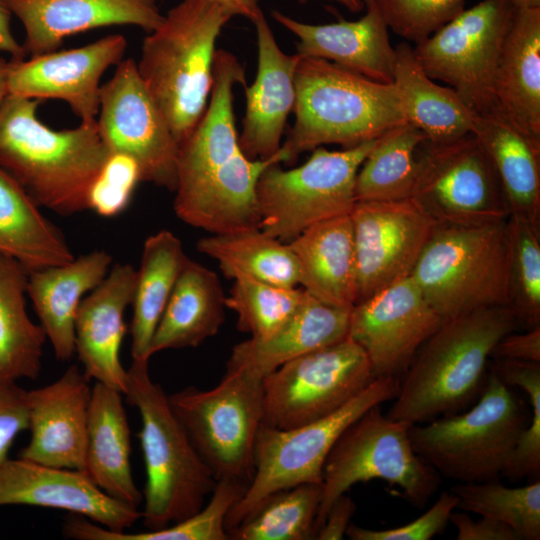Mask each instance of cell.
Segmentation results:
<instances>
[{"instance_id": "6da1fadb", "label": "cell", "mask_w": 540, "mask_h": 540, "mask_svg": "<svg viewBox=\"0 0 540 540\" xmlns=\"http://www.w3.org/2000/svg\"><path fill=\"white\" fill-rule=\"evenodd\" d=\"M207 107L178 145L173 208L184 223L210 234L260 229L256 186L263 171L281 164L280 152L252 160L242 151L235 126L233 88L246 85L245 68L224 49L215 52Z\"/></svg>"}, {"instance_id": "7a4b0ae2", "label": "cell", "mask_w": 540, "mask_h": 540, "mask_svg": "<svg viewBox=\"0 0 540 540\" xmlns=\"http://www.w3.org/2000/svg\"><path fill=\"white\" fill-rule=\"evenodd\" d=\"M39 100L8 94L0 104V168L31 199L58 215L90 209L113 155L97 121L54 130L37 117Z\"/></svg>"}, {"instance_id": "3957f363", "label": "cell", "mask_w": 540, "mask_h": 540, "mask_svg": "<svg viewBox=\"0 0 540 540\" xmlns=\"http://www.w3.org/2000/svg\"><path fill=\"white\" fill-rule=\"evenodd\" d=\"M518 326L509 306L445 319L416 352L386 415L414 425L467 409L485 386L494 347Z\"/></svg>"}, {"instance_id": "277c9868", "label": "cell", "mask_w": 540, "mask_h": 540, "mask_svg": "<svg viewBox=\"0 0 540 540\" xmlns=\"http://www.w3.org/2000/svg\"><path fill=\"white\" fill-rule=\"evenodd\" d=\"M295 122L279 150L282 163L325 144L352 148L407 123L393 83H381L328 60L300 56Z\"/></svg>"}, {"instance_id": "5b68a950", "label": "cell", "mask_w": 540, "mask_h": 540, "mask_svg": "<svg viewBox=\"0 0 540 540\" xmlns=\"http://www.w3.org/2000/svg\"><path fill=\"white\" fill-rule=\"evenodd\" d=\"M233 16L216 0H182L143 39L137 71L178 145L207 107L216 41Z\"/></svg>"}, {"instance_id": "8992f818", "label": "cell", "mask_w": 540, "mask_h": 540, "mask_svg": "<svg viewBox=\"0 0 540 540\" xmlns=\"http://www.w3.org/2000/svg\"><path fill=\"white\" fill-rule=\"evenodd\" d=\"M148 363L132 360L124 395L141 417L146 470L141 519L148 530H157L198 512L217 480L173 412L168 395L151 379Z\"/></svg>"}, {"instance_id": "52a82bcc", "label": "cell", "mask_w": 540, "mask_h": 540, "mask_svg": "<svg viewBox=\"0 0 540 540\" xmlns=\"http://www.w3.org/2000/svg\"><path fill=\"white\" fill-rule=\"evenodd\" d=\"M532 422L525 403L492 371L470 408L409 427L414 451L459 483L495 480Z\"/></svg>"}, {"instance_id": "ba28073f", "label": "cell", "mask_w": 540, "mask_h": 540, "mask_svg": "<svg viewBox=\"0 0 540 540\" xmlns=\"http://www.w3.org/2000/svg\"><path fill=\"white\" fill-rule=\"evenodd\" d=\"M506 220L437 223L410 276L444 320L509 306Z\"/></svg>"}, {"instance_id": "9c48e42d", "label": "cell", "mask_w": 540, "mask_h": 540, "mask_svg": "<svg viewBox=\"0 0 540 540\" xmlns=\"http://www.w3.org/2000/svg\"><path fill=\"white\" fill-rule=\"evenodd\" d=\"M409 427L389 418L378 404L342 432L323 466L316 533L333 502L361 482L385 481L415 507L425 506L439 488L440 475L414 451Z\"/></svg>"}, {"instance_id": "30bf717a", "label": "cell", "mask_w": 540, "mask_h": 540, "mask_svg": "<svg viewBox=\"0 0 540 540\" xmlns=\"http://www.w3.org/2000/svg\"><path fill=\"white\" fill-rule=\"evenodd\" d=\"M400 379L377 377L334 413L291 429L261 425L254 445V475L227 514V533L270 494L303 483L322 484L325 460L342 432L375 405L393 400Z\"/></svg>"}, {"instance_id": "8fae6325", "label": "cell", "mask_w": 540, "mask_h": 540, "mask_svg": "<svg viewBox=\"0 0 540 540\" xmlns=\"http://www.w3.org/2000/svg\"><path fill=\"white\" fill-rule=\"evenodd\" d=\"M170 406L215 479L249 485L262 425V379L226 368L210 390L190 386L168 395Z\"/></svg>"}, {"instance_id": "7c38bea8", "label": "cell", "mask_w": 540, "mask_h": 540, "mask_svg": "<svg viewBox=\"0 0 540 540\" xmlns=\"http://www.w3.org/2000/svg\"><path fill=\"white\" fill-rule=\"evenodd\" d=\"M375 141L338 151L317 147L305 163L288 170L267 167L256 186L260 229L288 243L312 225L349 214L358 170Z\"/></svg>"}, {"instance_id": "4fadbf2b", "label": "cell", "mask_w": 540, "mask_h": 540, "mask_svg": "<svg viewBox=\"0 0 540 540\" xmlns=\"http://www.w3.org/2000/svg\"><path fill=\"white\" fill-rule=\"evenodd\" d=\"M374 379L365 352L348 337L301 355L262 379V425L286 430L324 418Z\"/></svg>"}, {"instance_id": "5bb4252c", "label": "cell", "mask_w": 540, "mask_h": 540, "mask_svg": "<svg viewBox=\"0 0 540 540\" xmlns=\"http://www.w3.org/2000/svg\"><path fill=\"white\" fill-rule=\"evenodd\" d=\"M411 199L440 224L479 225L510 215L497 175L473 133L420 144Z\"/></svg>"}, {"instance_id": "9a60e30c", "label": "cell", "mask_w": 540, "mask_h": 540, "mask_svg": "<svg viewBox=\"0 0 540 540\" xmlns=\"http://www.w3.org/2000/svg\"><path fill=\"white\" fill-rule=\"evenodd\" d=\"M514 9L509 0H481L413 47L425 73L476 114L496 106L493 78Z\"/></svg>"}, {"instance_id": "2e32d148", "label": "cell", "mask_w": 540, "mask_h": 540, "mask_svg": "<svg viewBox=\"0 0 540 540\" xmlns=\"http://www.w3.org/2000/svg\"><path fill=\"white\" fill-rule=\"evenodd\" d=\"M101 85L99 134L113 156L129 159L139 180L175 191L178 143L145 88L136 61L122 60Z\"/></svg>"}, {"instance_id": "e0dca14e", "label": "cell", "mask_w": 540, "mask_h": 540, "mask_svg": "<svg viewBox=\"0 0 540 540\" xmlns=\"http://www.w3.org/2000/svg\"><path fill=\"white\" fill-rule=\"evenodd\" d=\"M349 215L356 258V303L410 276L437 225L411 198L356 201Z\"/></svg>"}, {"instance_id": "ac0fdd59", "label": "cell", "mask_w": 540, "mask_h": 540, "mask_svg": "<svg viewBox=\"0 0 540 540\" xmlns=\"http://www.w3.org/2000/svg\"><path fill=\"white\" fill-rule=\"evenodd\" d=\"M443 321L408 276L356 303L347 337L365 352L375 378L401 379Z\"/></svg>"}, {"instance_id": "d6986e66", "label": "cell", "mask_w": 540, "mask_h": 540, "mask_svg": "<svg viewBox=\"0 0 540 540\" xmlns=\"http://www.w3.org/2000/svg\"><path fill=\"white\" fill-rule=\"evenodd\" d=\"M127 48L122 34H111L88 45L33 55L28 60L11 59L9 94L66 102L81 122L96 121L100 104V79L118 65Z\"/></svg>"}, {"instance_id": "ffe728a7", "label": "cell", "mask_w": 540, "mask_h": 540, "mask_svg": "<svg viewBox=\"0 0 540 540\" xmlns=\"http://www.w3.org/2000/svg\"><path fill=\"white\" fill-rule=\"evenodd\" d=\"M55 508L83 516L109 530L123 532L142 513L112 498L83 472L47 466L22 458L0 467V506Z\"/></svg>"}, {"instance_id": "44dd1931", "label": "cell", "mask_w": 540, "mask_h": 540, "mask_svg": "<svg viewBox=\"0 0 540 540\" xmlns=\"http://www.w3.org/2000/svg\"><path fill=\"white\" fill-rule=\"evenodd\" d=\"M90 378L71 365L60 378L27 391L30 441L19 458L83 471L87 441Z\"/></svg>"}, {"instance_id": "7402d4cb", "label": "cell", "mask_w": 540, "mask_h": 540, "mask_svg": "<svg viewBox=\"0 0 540 540\" xmlns=\"http://www.w3.org/2000/svg\"><path fill=\"white\" fill-rule=\"evenodd\" d=\"M137 271L130 264L114 265L104 280L77 308L75 353L88 378L125 394L127 370L120 361L126 334L124 314L131 304Z\"/></svg>"}, {"instance_id": "603a6c76", "label": "cell", "mask_w": 540, "mask_h": 540, "mask_svg": "<svg viewBox=\"0 0 540 540\" xmlns=\"http://www.w3.org/2000/svg\"><path fill=\"white\" fill-rule=\"evenodd\" d=\"M161 0H2L23 24L26 55L57 50L65 38L80 32L133 25L147 33L162 21Z\"/></svg>"}, {"instance_id": "cb8c5ba5", "label": "cell", "mask_w": 540, "mask_h": 540, "mask_svg": "<svg viewBox=\"0 0 540 540\" xmlns=\"http://www.w3.org/2000/svg\"><path fill=\"white\" fill-rule=\"evenodd\" d=\"M258 46L255 81L245 89V115L239 145L252 160H266L281 148L287 118L293 112L295 72L300 55L284 53L262 13L253 21Z\"/></svg>"}, {"instance_id": "d4e9b609", "label": "cell", "mask_w": 540, "mask_h": 540, "mask_svg": "<svg viewBox=\"0 0 540 540\" xmlns=\"http://www.w3.org/2000/svg\"><path fill=\"white\" fill-rule=\"evenodd\" d=\"M276 22L297 36V54L328 60L381 83H393L395 48L378 4L355 21L313 25L273 11Z\"/></svg>"}, {"instance_id": "484cf974", "label": "cell", "mask_w": 540, "mask_h": 540, "mask_svg": "<svg viewBox=\"0 0 540 540\" xmlns=\"http://www.w3.org/2000/svg\"><path fill=\"white\" fill-rule=\"evenodd\" d=\"M496 104L540 144V8H515L493 78Z\"/></svg>"}, {"instance_id": "4316f807", "label": "cell", "mask_w": 540, "mask_h": 540, "mask_svg": "<svg viewBox=\"0 0 540 540\" xmlns=\"http://www.w3.org/2000/svg\"><path fill=\"white\" fill-rule=\"evenodd\" d=\"M111 261L106 251L94 250L66 264L29 272L27 294L59 361L75 354L77 308L84 294L107 276Z\"/></svg>"}, {"instance_id": "83f0119b", "label": "cell", "mask_w": 540, "mask_h": 540, "mask_svg": "<svg viewBox=\"0 0 540 540\" xmlns=\"http://www.w3.org/2000/svg\"><path fill=\"white\" fill-rule=\"evenodd\" d=\"M350 309L308 299L279 329L264 339L237 343L226 368L245 371L263 379L281 365L348 336Z\"/></svg>"}, {"instance_id": "f1b7e54d", "label": "cell", "mask_w": 540, "mask_h": 540, "mask_svg": "<svg viewBox=\"0 0 540 540\" xmlns=\"http://www.w3.org/2000/svg\"><path fill=\"white\" fill-rule=\"evenodd\" d=\"M287 244L297 260L303 290L333 307L354 306L356 258L349 214L312 225Z\"/></svg>"}, {"instance_id": "f546056e", "label": "cell", "mask_w": 540, "mask_h": 540, "mask_svg": "<svg viewBox=\"0 0 540 540\" xmlns=\"http://www.w3.org/2000/svg\"><path fill=\"white\" fill-rule=\"evenodd\" d=\"M130 454L122 393L96 382L89 404L83 472L112 498L138 508L142 494L132 476Z\"/></svg>"}, {"instance_id": "4dcf8cb0", "label": "cell", "mask_w": 540, "mask_h": 540, "mask_svg": "<svg viewBox=\"0 0 540 540\" xmlns=\"http://www.w3.org/2000/svg\"><path fill=\"white\" fill-rule=\"evenodd\" d=\"M472 133L497 175L510 214L540 225V144L525 135L497 104L475 114Z\"/></svg>"}, {"instance_id": "1f68e13d", "label": "cell", "mask_w": 540, "mask_h": 540, "mask_svg": "<svg viewBox=\"0 0 540 540\" xmlns=\"http://www.w3.org/2000/svg\"><path fill=\"white\" fill-rule=\"evenodd\" d=\"M225 299L217 274L188 258L154 332L150 357L167 349L196 347L216 335L225 319Z\"/></svg>"}, {"instance_id": "d6a6232c", "label": "cell", "mask_w": 540, "mask_h": 540, "mask_svg": "<svg viewBox=\"0 0 540 540\" xmlns=\"http://www.w3.org/2000/svg\"><path fill=\"white\" fill-rule=\"evenodd\" d=\"M393 84L407 123L427 140L444 142L472 133L476 113L452 88L435 83L425 73L407 42L395 47Z\"/></svg>"}, {"instance_id": "836d02e7", "label": "cell", "mask_w": 540, "mask_h": 540, "mask_svg": "<svg viewBox=\"0 0 540 540\" xmlns=\"http://www.w3.org/2000/svg\"><path fill=\"white\" fill-rule=\"evenodd\" d=\"M0 253L29 272L63 265L75 257L58 227L24 189L0 168Z\"/></svg>"}, {"instance_id": "e575fe53", "label": "cell", "mask_w": 540, "mask_h": 540, "mask_svg": "<svg viewBox=\"0 0 540 540\" xmlns=\"http://www.w3.org/2000/svg\"><path fill=\"white\" fill-rule=\"evenodd\" d=\"M188 257L181 240L163 229L144 242L132 299L133 361H149V348L165 306Z\"/></svg>"}, {"instance_id": "d590c367", "label": "cell", "mask_w": 540, "mask_h": 540, "mask_svg": "<svg viewBox=\"0 0 540 540\" xmlns=\"http://www.w3.org/2000/svg\"><path fill=\"white\" fill-rule=\"evenodd\" d=\"M28 274L17 260L0 253V380H34L41 370L47 338L26 311Z\"/></svg>"}, {"instance_id": "8d00e7d4", "label": "cell", "mask_w": 540, "mask_h": 540, "mask_svg": "<svg viewBox=\"0 0 540 540\" xmlns=\"http://www.w3.org/2000/svg\"><path fill=\"white\" fill-rule=\"evenodd\" d=\"M197 250L217 261L228 279L245 277L277 286L297 287L299 270L289 245L261 229L211 234Z\"/></svg>"}, {"instance_id": "74e56055", "label": "cell", "mask_w": 540, "mask_h": 540, "mask_svg": "<svg viewBox=\"0 0 540 540\" xmlns=\"http://www.w3.org/2000/svg\"><path fill=\"white\" fill-rule=\"evenodd\" d=\"M425 134L409 123L378 137L355 180L356 201L411 198L417 171V150Z\"/></svg>"}, {"instance_id": "f35d334b", "label": "cell", "mask_w": 540, "mask_h": 540, "mask_svg": "<svg viewBox=\"0 0 540 540\" xmlns=\"http://www.w3.org/2000/svg\"><path fill=\"white\" fill-rule=\"evenodd\" d=\"M247 484L218 480L207 503L188 518L171 526L139 533L115 532L82 517L72 516L64 525L67 537L78 540H226L228 512L243 496Z\"/></svg>"}, {"instance_id": "ab89813d", "label": "cell", "mask_w": 540, "mask_h": 540, "mask_svg": "<svg viewBox=\"0 0 540 540\" xmlns=\"http://www.w3.org/2000/svg\"><path fill=\"white\" fill-rule=\"evenodd\" d=\"M322 499V484L303 483L264 498L235 527L233 540L315 539L314 524Z\"/></svg>"}, {"instance_id": "60d3db41", "label": "cell", "mask_w": 540, "mask_h": 540, "mask_svg": "<svg viewBox=\"0 0 540 540\" xmlns=\"http://www.w3.org/2000/svg\"><path fill=\"white\" fill-rule=\"evenodd\" d=\"M451 492L457 508L502 522L522 540L540 539V481L516 488L495 480L458 483Z\"/></svg>"}, {"instance_id": "b9f144b4", "label": "cell", "mask_w": 540, "mask_h": 540, "mask_svg": "<svg viewBox=\"0 0 540 540\" xmlns=\"http://www.w3.org/2000/svg\"><path fill=\"white\" fill-rule=\"evenodd\" d=\"M509 307L525 330L540 326V225L514 214L506 220Z\"/></svg>"}, {"instance_id": "7bdbcfd3", "label": "cell", "mask_w": 540, "mask_h": 540, "mask_svg": "<svg viewBox=\"0 0 540 540\" xmlns=\"http://www.w3.org/2000/svg\"><path fill=\"white\" fill-rule=\"evenodd\" d=\"M308 297L302 288L239 277L234 279L225 304L236 313L240 331L264 339L288 321Z\"/></svg>"}, {"instance_id": "ee69618b", "label": "cell", "mask_w": 540, "mask_h": 540, "mask_svg": "<svg viewBox=\"0 0 540 540\" xmlns=\"http://www.w3.org/2000/svg\"><path fill=\"white\" fill-rule=\"evenodd\" d=\"M492 371L508 387H518L528 397L532 422L521 433L502 476L516 481L540 472V362L494 359Z\"/></svg>"}, {"instance_id": "f6af8a7d", "label": "cell", "mask_w": 540, "mask_h": 540, "mask_svg": "<svg viewBox=\"0 0 540 540\" xmlns=\"http://www.w3.org/2000/svg\"><path fill=\"white\" fill-rule=\"evenodd\" d=\"M466 0H377L388 26L415 44L425 40L465 9Z\"/></svg>"}, {"instance_id": "bcb514c9", "label": "cell", "mask_w": 540, "mask_h": 540, "mask_svg": "<svg viewBox=\"0 0 540 540\" xmlns=\"http://www.w3.org/2000/svg\"><path fill=\"white\" fill-rule=\"evenodd\" d=\"M457 503L455 494L443 492L425 513L410 523L382 530L349 524L346 536L352 540H429L443 532Z\"/></svg>"}, {"instance_id": "7dc6e473", "label": "cell", "mask_w": 540, "mask_h": 540, "mask_svg": "<svg viewBox=\"0 0 540 540\" xmlns=\"http://www.w3.org/2000/svg\"><path fill=\"white\" fill-rule=\"evenodd\" d=\"M139 181L137 168L132 161L113 156L93 190L90 209L105 217L121 213Z\"/></svg>"}, {"instance_id": "c3c4849f", "label": "cell", "mask_w": 540, "mask_h": 540, "mask_svg": "<svg viewBox=\"0 0 540 540\" xmlns=\"http://www.w3.org/2000/svg\"><path fill=\"white\" fill-rule=\"evenodd\" d=\"M28 428L27 391L16 381L0 380V467L17 435Z\"/></svg>"}, {"instance_id": "681fc988", "label": "cell", "mask_w": 540, "mask_h": 540, "mask_svg": "<svg viewBox=\"0 0 540 540\" xmlns=\"http://www.w3.org/2000/svg\"><path fill=\"white\" fill-rule=\"evenodd\" d=\"M449 522L457 530V540H522L510 526L488 517L473 520L466 512L454 510Z\"/></svg>"}, {"instance_id": "f907efd6", "label": "cell", "mask_w": 540, "mask_h": 540, "mask_svg": "<svg viewBox=\"0 0 540 540\" xmlns=\"http://www.w3.org/2000/svg\"><path fill=\"white\" fill-rule=\"evenodd\" d=\"M491 358L540 362V326L508 333L496 344Z\"/></svg>"}, {"instance_id": "816d5d0a", "label": "cell", "mask_w": 540, "mask_h": 540, "mask_svg": "<svg viewBox=\"0 0 540 540\" xmlns=\"http://www.w3.org/2000/svg\"><path fill=\"white\" fill-rule=\"evenodd\" d=\"M355 510L356 505L349 496L343 494L338 497L329 508L323 524L316 533L315 539H343Z\"/></svg>"}, {"instance_id": "f5cc1de1", "label": "cell", "mask_w": 540, "mask_h": 540, "mask_svg": "<svg viewBox=\"0 0 540 540\" xmlns=\"http://www.w3.org/2000/svg\"><path fill=\"white\" fill-rule=\"evenodd\" d=\"M11 13L0 0V52L10 54L11 59H24L26 57L22 44L14 38L10 27Z\"/></svg>"}, {"instance_id": "db71d44e", "label": "cell", "mask_w": 540, "mask_h": 540, "mask_svg": "<svg viewBox=\"0 0 540 540\" xmlns=\"http://www.w3.org/2000/svg\"><path fill=\"white\" fill-rule=\"evenodd\" d=\"M227 7L232 14L248 18L252 22L263 12L259 7L258 0H216Z\"/></svg>"}, {"instance_id": "11a10c76", "label": "cell", "mask_w": 540, "mask_h": 540, "mask_svg": "<svg viewBox=\"0 0 540 540\" xmlns=\"http://www.w3.org/2000/svg\"><path fill=\"white\" fill-rule=\"evenodd\" d=\"M9 62L0 56V104L9 94L8 92Z\"/></svg>"}, {"instance_id": "9f6ffc18", "label": "cell", "mask_w": 540, "mask_h": 540, "mask_svg": "<svg viewBox=\"0 0 540 540\" xmlns=\"http://www.w3.org/2000/svg\"><path fill=\"white\" fill-rule=\"evenodd\" d=\"M300 3H305L308 0H299ZM335 1L341 5H343L345 8H347L349 11L353 13H357L361 11L364 7L363 0H332Z\"/></svg>"}, {"instance_id": "6f0895ef", "label": "cell", "mask_w": 540, "mask_h": 540, "mask_svg": "<svg viewBox=\"0 0 540 540\" xmlns=\"http://www.w3.org/2000/svg\"><path fill=\"white\" fill-rule=\"evenodd\" d=\"M510 3L519 9L523 8H540V0H509Z\"/></svg>"}, {"instance_id": "680465c9", "label": "cell", "mask_w": 540, "mask_h": 540, "mask_svg": "<svg viewBox=\"0 0 540 540\" xmlns=\"http://www.w3.org/2000/svg\"><path fill=\"white\" fill-rule=\"evenodd\" d=\"M364 6L369 7L377 2V0H363Z\"/></svg>"}]
</instances>
